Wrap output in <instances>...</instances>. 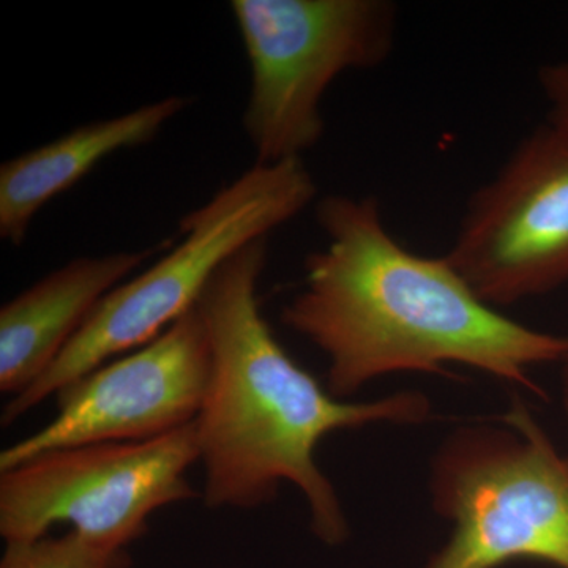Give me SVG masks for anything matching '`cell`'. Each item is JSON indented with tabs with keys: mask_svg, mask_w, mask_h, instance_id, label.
<instances>
[{
	"mask_svg": "<svg viewBox=\"0 0 568 568\" xmlns=\"http://www.w3.org/2000/svg\"><path fill=\"white\" fill-rule=\"evenodd\" d=\"M252 70L244 118L256 163L302 160L323 140V100L346 71L383 65L398 9L388 0H233Z\"/></svg>",
	"mask_w": 568,
	"mask_h": 568,
	"instance_id": "obj_5",
	"label": "cell"
},
{
	"mask_svg": "<svg viewBox=\"0 0 568 568\" xmlns=\"http://www.w3.org/2000/svg\"><path fill=\"white\" fill-rule=\"evenodd\" d=\"M447 260L499 310L568 284V129L541 123L466 205Z\"/></svg>",
	"mask_w": 568,
	"mask_h": 568,
	"instance_id": "obj_7",
	"label": "cell"
},
{
	"mask_svg": "<svg viewBox=\"0 0 568 568\" xmlns=\"http://www.w3.org/2000/svg\"><path fill=\"white\" fill-rule=\"evenodd\" d=\"M194 463V424L141 443L43 452L0 473V536L37 540L69 523L99 547L126 549L156 510L203 497L186 478Z\"/></svg>",
	"mask_w": 568,
	"mask_h": 568,
	"instance_id": "obj_6",
	"label": "cell"
},
{
	"mask_svg": "<svg viewBox=\"0 0 568 568\" xmlns=\"http://www.w3.org/2000/svg\"><path fill=\"white\" fill-rule=\"evenodd\" d=\"M538 85L549 106L547 121L568 129V61L541 67Z\"/></svg>",
	"mask_w": 568,
	"mask_h": 568,
	"instance_id": "obj_12",
	"label": "cell"
},
{
	"mask_svg": "<svg viewBox=\"0 0 568 568\" xmlns=\"http://www.w3.org/2000/svg\"><path fill=\"white\" fill-rule=\"evenodd\" d=\"M166 245L77 257L7 302L0 308V392L17 396L37 383L103 298Z\"/></svg>",
	"mask_w": 568,
	"mask_h": 568,
	"instance_id": "obj_9",
	"label": "cell"
},
{
	"mask_svg": "<svg viewBox=\"0 0 568 568\" xmlns=\"http://www.w3.org/2000/svg\"><path fill=\"white\" fill-rule=\"evenodd\" d=\"M436 514L452 525L425 568H568V457L515 396L499 424L463 425L432 463Z\"/></svg>",
	"mask_w": 568,
	"mask_h": 568,
	"instance_id": "obj_4",
	"label": "cell"
},
{
	"mask_svg": "<svg viewBox=\"0 0 568 568\" xmlns=\"http://www.w3.org/2000/svg\"><path fill=\"white\" fill-rule=\"evenodd\" d=\"M316 222L324 250L306 256L304 286L280 320L327 357L325 387L336 398L396 373L447 376L450 365L540 394L530 372L566 358L568 336L488 305L447 256L398 244L376 197L328 194Z\"/></svg>",
	"mask_w": 568,
	"mask_h": 568,
	"instance_id": "obj_1",
	"label": "cell"
},
{
	"mask_svg": "<svg viewBox=\"0 0 568 568\" xmlns=\"http://www.w3.org/2000/svg\"><path fill=\"white\" fill-rule=\"evenodd\" d=\"M211 372L207 328L194 306L148 345L63 386L55 417L2 450L0 473L55 448L141 443L192 425Z\"/></svg>",
	"mask_w": 568,
	"mask_h": 568,
	"instance_id": "obj_8",
	"label": "cell"
},
{
	"mask_svg": "<svg viewBox=\"0 0 568 568\" xmlns=\"http://www.w3.org/2000/svg\"><path fill=\"white\" fill-rule=\"evenodd\" d=\"M126 549H108L70 530L62 537L44 536L37 540L11 541L0 560V568H130Z\"/></svg>",
	"mask_w": 568,
	"mask_h": 568,
	"instance_id": "obj_11",
	"label": "cell"
},
{
	"mask_svg": "<svg viewBox=\"0 0 568 568\" xmlns=\"http://www.w3.org/2000/svg\"><path fill=\"white\" fill-rule=\"evenodd\" d=\"M267 241L231 256L196 304L212 353L211 381L194 422L203 500L215 510H253L274 503L287 481L304 495L315 536L339 545L349 537V523L317 465L321 440L368 425H424L433 418V405L413 390L375 402L339 399L293 361L264 320L257 297Z\"/></svg>",
	"mask_w": 568,
	"mask_h": 568,
	"instance_id": "obj_2",
	"label": "cell"
},
{
	"mask_svg": "<svg viewBox=\"0 0 568 568\" xmlns=\"http://www.w3.org/2000/svg\"><path fill=\"white\" fill-rule=\"evenodd\" d=\"M192 103L170 95L115 118L93 121L0 166V239L21 246L44 205L77 185L103 160L151 144Z\"/></svg>",
	"mask_w": 568,
	"mask_h": 568,
	"instance_id": "obj_10",
	"label": "cell"
},
{
	"mask_svg": "<svg viewBox=\"0 0 568 568\" xmlns=\"http://www.w3.org/2000/svg\"><path fill=\"white\" fill-rule=\"evenodd\" d=\"M304 160L254 163L179 222L182 241L103 298L47 373L3 406V428L115 355L148 345L196 306L213 274L316 200Z\"/></svg>",
	"mask_w": 568,
	"mask_h": 568,
	"instance_id": "obj_3",
	"label": "cell"
},
{
	"mask_svg": "<svg viewBox=\"0 0 568 568\" xmlns=\"http://www.w3.org/2000/svg\"><path fill=\"white\" fill-rule=\"evenodd\" d=\"M560 366H562V373H560V392H562L564 416H566L568 429V354L566 358L560 362Z\"/></svg>",
	"mask_w": 568,
	"mask_h": 568,
	"instance_id": "obj_13",
	"label": "cell"
}]
</instances>
